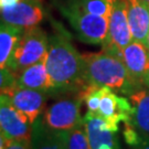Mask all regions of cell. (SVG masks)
I'll return each mask as SVG.
<instances>
[{
    "label": "cell",
    "instance_id": "cell-3",
    "mask_svg": "<svg viewBox=\"0 0 149 149\" xmlns=\"http://www.w3.org/2000/svg\"><path fill=\"white\" fill-rule=\"evenodd\" d=\"M87 112L103 119L111 130L117 133L119 124L133 123V105L127 96L109 87L86 85L80 92Z\"/></svg>",
    "mask_w": 149,
    "mask_h": 149
},
{
    "label": "cell",
    "instance_id": "cell-21",
    "mask_svg": "<svg viewBox=\"0 0 149 149\" xmlns=\"http://www.w3.org/2000/svg\"><path fill=\"white\" fill-rule=\"evenodd\" d=\"M134 149H149V136H140L138 143L133 146Z\"/></svg>",
    "mask_w": 149,
    "mask_h": 149
},
{
    "label": "cell",
    "instance_id": "cell-14",
    "mask_svg": "<svg viewBox=\"0 0 149 149\" xmlns=\"http://www.w3.org/2000/svg\"><path fill=\"white\" fill-rule=\"evenodd\" d=\"M16 82L17 85L21 87L40 91L49 96L54 95L53 84L47 71L44 61L33 64L16 74Z\"/></svg>",
    "mask_w": 149,
    "mask_h": 149
},
{
    "label": "cell",
    "instance_id": "cell-8",
    "mask_svg": "<svg viewBox=\"0 0 149 149\" xmlns=\"http://www.w3.org/2000/svg\"><path fill=\"white\" fill-rule=\"evenodd\" d=\"M1 21L23 30L38 27L45 16L41 0H17L6 7H0Z\"/></svg>",
    "mask_w": 149,
    "mask_h": 149
},
{
    "label": "cell",
    "instance_id": "cell-4",
    "mask_svg": "<svg viewBox=\"0 0 149 149\" xmlns=\"http://www.w3.org/2000/svg\"><path fill=\"white\" fill-rule=\"evenodd\" d=\"M49 42L50 38L39 26L24 30L6 69L16 75L33 64L43 62L48 54Z\"/></svg>",
    "mask_w": 149,
    "mask_h": 149
},
{
    "label": "cell",
    "instance_id": "cell-13",
    "mask_svg": "<svg viewBox=\"0 0 149 149\" xmlns=\"http://www.w3.org/2000/svg\"><path fill=\"white\" fill-rule=\"evenodd\" d=\"M133 39L146 44L149 33V5L145 0H125Z\"/></svg>",
    "mask_w": 149,
    "mask_h": 149
},
{
    "label": "cell",
    "instance_id": "cell-11",
    "mask_svg": "<svg viewBox=\"0 0 149 149\" xmlns=\"http://www.w3.org/2000/svg\"><path fill=\"white\" fill-rule=\"evenodd\" d=\"M120 59L138 85H149V49L147 44L133 40L122 51Z\"/></svg>",
    "mask_w": 149,
    "mask_h": 149
},
{
    "label": "cell",
    "instance_id": "cell-6",
    "mask_svg": "<svg viewBox=\"0 0 149 149\" xmlns=\"http://www.w3.org/2000/svg\"><path fill=\"white\" fill-rule=\"evenodd\" d=\"M82 103L84 102L80 92L60 97L44 109L41 116L43 124L51 130L68 133L84 118L81 115Z\"/></svg>",
    "mask_w": 149,
    "mask_h": 149
},
{
    "label": "cell",
    "instance_id": "cell-15",
    "mask_svg": "<svg viewBox=\"0 0 149 149\" xmlns=\"http://www.w3.org/2000/svg\"><path fill=\"white\" fill-rule=\"evenodd\" d=\"M41 116L32 125V149H68V133L49 129Z\"/></svg>",
    "mask_w": 149,
    "mask_h": 149
},
{
    "label": "cell",
    "instance_id": "cell-17",
    "mask_svg": "<svg viewBox=\"0 0 149 149\" xmlns=\"http://www.w3.org/2000/svg\"><path fill=\"white\" fill-rule=\"evenodd\" d=\"M24 30L1 21L0 26V70L6 69Z\"/></svg>",
    "mask_w": 149,
    "mask_h": 149
},
{
    "label": "cell",
    "instance_id": "cell-16",
    "mask_svg": "<svg viewBox=\"0 0 149 149\" xmlns=\"http://www.w3.org/2000/svg\"><path fill=\"white\" fill-rule=\"evenodd\" d=\"M133 105V124L149 136V87H139L128 96Z\"/></svg>",
    "mask_w": 149,
    "mask_h": 149
},
{
    "label": "cell",
    "instance_id": "cell-22",
    "mask_svg": "<svg viewBox=\"0 0 149 149\" xmlns=\"http://www.w3.org/2000/svg\"><path fill=\"white\" fill-rule=\"evenodd\" d=\"M146 44H147V47L149 49V33H148V37H147V42H146Z\"/></svg>",
    "mask_w": 149,
    "mask_h": 149
},
{
    "label": "cell",
    "instance_id": "cell-18",
    "mask_svg": "<svg viewBox=\"0 0 149 149\" xmlns=\"http://www.w3.org/2000/svg\"><path fill=\"white\" fill-rule=\"evenodd\" d=\"M69 3L92 15L109 18L115 0H70Z\"/></svg>",
    "mask_w": 149,
    "mask_h": 149
},
{
    "label": "cell",
    "instance_id": "cell-12",
    "mask_svg": "<svg viewBox=\"0 0 149 149\" xmlns=\"http://www.w3.org/2000/svg\"><path fill=\"white\" fill-rule=\"evenodd\" d=\"M90 149H122L117 133L111 130L105 122L86 112L84 116Z\"/></svg>",
    "mask_w": 149,
    "mask_h": 149
},
{
    "label": "cell",
    "instance_id": "cell-2",
    "mask_svg": "<svg viewBox=\"0 0 149 149\" xmlns=\"http://www.w3.org/2000/svg\"><path fill=\"white\" fill-rule=\"evenodd\" d=\"M83 59L87 85L109 87L127 97L137 88L143 87L136 83L123 60L115 54L102 50L97 53L83 54Z\"/></svg>",
    "mask_w": 149,
    "mask_h": 149
},
{
    "label": "cell",
    "instance_id": "cell-20",
    "mask_svg": "<svg viewBox=\"0 0 149 149\" xmlns=\"http://www.w3.org/2000/svg\"><path fill=\"white\" fill-rule=\"evenodd\" d=\"M5 149H32V145L29 141L9 140Z\"/></svg>",
    "mask_w": 149,
    "mask_h": 149
},
{
    "label": "cell",
    "instance_id": "cell-10",
    "mask_svg": "<svg viewBox=\"0 0 149 149\" xmlns=\"http://www.w3.org/2000/svg\"><path fill=\"white\" fill-rule=\"evenodd\" d=\"M1 94L8 96L11 104L29 119L31 125L36 123L47 108L48 94L40 91L21 87L17 85V83L10 87L1 90Z\"/></svg>",
    "mask_w": 149,
    "mask_h": 149
},
{
    "label": "cell",
    "instance_id": "cell-24",
    "mask_svg": "<svg viewBox=\"0 0 149 149\" xmlns=\"http://www.w3.org/2000/svg\"><path fill=\"white\" fill-rule=\"evenodd\" d=\"M147 87H149V85H148V86H147Z\"/></svg>",
    "mask_w": 149,
    "mask_h": 149
},
{
    "label": "cell",
    "instance_id": "cell-19",
    "mask_svg": "<svg viewBox=\"0 0 149 149\" xmlns=\"http://www.w3.org/2000/svg\"><path fill=\"white\" fill-rule=\"evenodd\" d=\"M66 145L68 149H90L88 136L86 132L84 118L77 126L68 132Z\"/></svg>",
    "mask_w": 149,
    "mask_h": 149
},
{
    "label": "cell",
    "instance_id": "cell-1",
    "mask_svg": "<svg viewBox=\"0 0 149 149\" xmlns=\"http://www.w3.org/2000/svg\"><path fill=\"white\" fill-rule=\"evenodd\" d=\"M44 63L53 84L54 95L77 93L87 85L83 54L64 36L50 37Z\"/></svg>",
    "mask_w": 149,
    "mask_h": 149
},
{
    "label": "cell",
    "instance_id": "cell-7",
    "mask_svg": "<svg viewBox=\"0 0 149 149\" xmlns=\"http://www.w3.org/2000/svg\"><path fill=\"white\" fill-rule=\"evenodd\" d=\"M129 27L125 0H115L114 8L108 18V32L106 41L102 45L104 51L120 58L124 49L133 41Z\"/></svg>",
    "mask_w": 149,
    "mask_h": 149
},
{
    "label": "cell",
    "instance_id": "cell-23",
    "mask_svg": "<svg viewBox=\"0 0 149 149\" xmlns=\"http://www.w3.org/2000/svg\"><path fill=\"white\" fill-rule=\"evenodd\" d=\"M145 1H146V2H147V3L149 5V0H145Z\"/></svg>",
    "mask_w": 149,
    "mask_h": 149
},
{
    "label": "cell",
    "instance_id": "cell-5",
    "mask_svg": "<svg viewBox=\"0 0 149 149\" xmlns=\"http://www.w3.org/2000/svg\"><path fill=\"white\" fill-rule=\"evenodd\" d=\"M61 11L81 41L93 45H103L106 41L108 18L85 12L69 2L61 7Z\"/></svg>",
    "mask_w": 149,
    "mask_h": 149
},
{
    "label": "cell",
    "instance_id": "cell-9",
    "mask_svg": "<svg viewBox=\"0 0 149 149\" xmlns=\"http://www.w3.org/2000/svg\"><path fill=\"white\" fill-rule=\"evenodd\" d=\"M0 135L9 140H32V125L23 114L11 104L5 94L0 97Z\"/></svg>",
    "mask_w": 149,
    "mask_h": 149
}]
</instances>
